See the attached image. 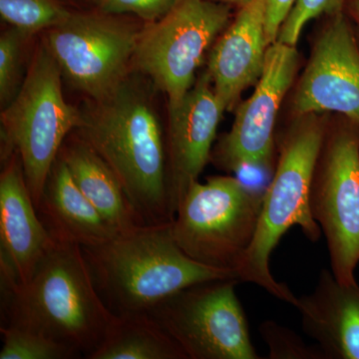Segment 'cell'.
<instances>
[{"label": "cell", "instance_id": "6da1fadb", "mask_svg": "<svg viewBox=\"0 0 359 359\" xmlns=\"http://www.w3.org/2000/svg\"><path fill=\"white\" fill-rule=\"evenodd\" d=\"M75 132L117 175L142 223L173 219L167 140L144 85L127 76L107 96L92 100Z\"/></svg>", "mask_w": 359, "mask_h": 359}, {"label": "cell", "instance_id": "7a4b0ae2", "mask_svg": "<svg viewBox=\"0 0 359 359\" xmlns=\"http://www.w3.org/2000/svg\"><path fill=\"white\" fill-rule=\"evenodd\" d=\"M1 299L6 325L46 335L88 359L116 316L97 292L82 248L61 241H53L27 282L1 280Z\"/></svg>", "mask_w": 359, "mask_h": 359}, {"label": "cell", "instance_id": "3957f363", "mask_svg": "<svg viewBox=\"0 0 359 359\" xmlns=\"http://www.w3.org/2000/svg\"><path fill=\"white\" fill-rule=\"evenodd\" d=\"M171 222L141 224L102 245L82 248L97 292L114 316L150 313L196 283L238 278L235 271L187 256L175 241Z\"/></svg>", "mask_w": 359, "mask_h": 359}, {"label": "cell", "instance_id": "277c9868", "mask_svg": "<svg viewBox=\"0 0 359 359\" xmlns=\"http://www.w3.org/2000/svg\"><path fill=\"white\" fill-rule=\"evenodd\" d=\"M285 135L273 179L264 192L256 236L236 273L241 283H250L269 294L297 306V297L276 282L269 269L271 252L292 226H301L311 242L320 240L321 229L309 205L314 168L325 130L314 116H304Z\"/></svg>", "mask_w": 359, "mask_h": 359}, {"label": "cell", "instance_id": "5b68a950", "mask_svg": "<svg viewBox=\"0 0 359 359\" xmlns=\"http://www.w3.org/2000/svg\"><path fill=\"white\" fill-rule=\"evenodd\" d=\"M61 78L50 52L40 44L18 95L1 114V160L20 156L36 208L63 143L81 121V110L65 100Z\"/></svg>", "mask_w": 359, "mask_h": 359}, {"label": "cell", "instance_id": "8992f818", "mask_svg": "<svg viewBox=\"0 0 359 359\" xmlns=\"http://www.w3.org/2000/svg\"><path fill=\"white\" fill-rule=\"evenodd\" d=\"M263 198L233 177L194 182L171 222L175 241L194 261L236 273L256 236Z\"/></svg>", "mask_w": 359, "mask_h": 359}, {"label": "cell", "instance_id": "52a82bcc", "mask_svg": "<svg viewBox=\"0 0 359 359\" xmlns=\"http://www.w3.org/2000/svg\"><path fill=\"white\" fill-rule=\"evenodd\" d=\"M228 4L212 0H179L164 18L141 32L133 65L163 93L169 109L181 103L212 42L230 21Z\"/></svg>", "mask_w": 359, "mask_h": 359}, {"label": "cell", "instance_id": "ba28073f", "mask_svg": "<svg viewBox=\"0 0 359 359\" xmlns=\"http://www.w3.org/2000/svg\"><path fill=\"white\" fill-rule=\"evenodd\" d=\"M238 278L207 280L168 297L150 313L188 359H259L238 301Z\"/></svg>", "mask_w": 359, "mask_h": 359}, {"label": "cell", "instance_id": "9c48e42d", "mask_svg": "<svg viewBox=\"0 0 359 359\" xmlns=\"http://www.w3.org/2000/svg\"><path fill=\"white\" fill-rule=\"evenodd\" d=\"M117 15L70 13L46 30L43 43L62 77L91 100H100L128 76L142 29Z\"/></svg>", "mask_w": 359, "mask_h": 359}, {"label": "cell", "instance_id": "30bf717a", "mask_svg": "<svg viewBox=\"0 0 359 359\" xmlns=\"http://www.w3.org/2000/svg\"><path fill=\"white\" fill-rule=\"evenodd\" d=\"M309 205L327 238L332 273L356 283L359 264V134L337 129L325 134L314 168Z\"/></svg>", "mask_w": 359, "mask_h": 359}, {"label": "cell", "instance_id": "8fae6325", "mask_svg": "<svg viewBox=\"0 0 359 359\" xmlns=\"http://www.w3.org/2000/svg\"><path fill=\"white\" fill-rule=\"evenodd\" d=\"M299 66L295 46L273 42L254 93L238 108L231 131L212 153L219 166L240 172L244 168L268 171L273 167L275 126L283 99Z\"/></svg>", "mask_w": 359, "mask_h": 359}, {"label": "cell", "instance_id": "7c38bea8", "mask_svg": "<svg viewBox=\"0 0 359 359\" xmlns=\"http://www.w3.org/2000/svg\"><path fill=\"white\" fill-rule=\"evenodd\" d=\"M332 18L302 73L294 110L301 117L337 112L359 125V48L342 13Z\"/></svg>", "mask_w": 359, "mask_h": 359}, {"label": "cell", "instance_id": "4fadbf2b", "mask_svg": "<svg viewBox=\"0 0 359 359\" xmlns=\"http://www.w3.org/2000/svg\"><path fill=\"white\" fill-rule=\"evenodd\" d=\"M224 109L209 72L201 75L181 103L169 109L168 155L172 211L211 160ZM174 219V218H173Z\"/></svg>", "mask_w": 359, "mask_h": 359}, {"label": "cell", "instance_id": "5bb4252c", "mask_svg": "<svg viewBox=\"0 0 359 359\" xmlns=\"http://www.w3.org/2000/svg\"><path fill=\"white\" fill-rule=\"evenodd\" d=\"M26 183L18 153L0 176V276L25 283L53 244Z\"/></svg>", "mask_w": 359, "mask_h": 359}, {"label": "cell", "instance_id": "9a60e30c", "mask_svg": "<svg viewBox=\"0 0 359 359\" xmlns=\"http://www.w3.org/2000/svg\"><path fill=\"white\" fill-rule=\"evenodd\" d=\"M268 0H252L224 30L210 54L208 72L224 109L231 110L244 90L263 73L269 43L266 33Z\"/></svg>", "mask_w": 359, "mask_h": 359}, {"label": "cell", "instance_id": "2e32d148", "mask_svg": "<svg viewBox=\"0 0 359 359\" xmlns=\"http://www.w3.org/2000/svg\"><path fill=\"white\" fill-rule=\"evenodd\" d=\"M302 327L318 342L325 359H359V285H344L328 269L321 271L311 294L294 306Z\"/></svg>", "mask_w": 359, "mask_h": 359}, {"label": "cell", "instance_id": "e0dca14e", "mask_svg": "<svg viewBox=\"0 0 359 359\" xmlns=\"http://www.w3.org/2000/svg\"><path fill=\"white\" fill-rule=\"evenodd\" d=\"M36 209L45 228L56 241L81 248L95 247L120 233L79 190L59 156L47 177Z\"/></svg>", "mask_w": 359, "mask_h": 359}, {"label": "cell", "instance_id": "ac0fdd59", "mask_svg": "<svg viewBox=\"0 0 359 359\" xmlns=\"http://www.w3.org/2000/svg\"><path fill=\"white\" fill-rule=\"evenodd\" d=\"M59 157L79 190L116 230L121 233L144 224L130 204L117 175L76 132L66 138Z\"/></svg>", "mask_w": 359, "mask_h": 359}, {"label": "cell", "instance_id": "d6986e66", "mask_svg": "<svg viewBox=\"0 0 359 359\" xmlns=\"http://www.w3.org/2000/svg\"><path fill=\"white\" fill-rule=\"evenodd\" d=\"M89 359H188L149 313L115 316L101 346Z\"/></svg>", "mask_w": 359, "mask_h": 359}, {"label": "cell", "instance_id": "ffe728a7", "mask_svg": "<svg viewBox=\"0 0 359 359\" xmlns=\"http://www.w3.org/2000/svg\"><path fill=\"white\" fill-rule=\"evenodd\" d=\"M0 359H72L81 356L56 340L20 327L2 325Z\"/></svg>", "mask_w": 359, "mask_h": 359}, {"label": "cell", "instance_id": "44dd1931", "mask_svg": "<svg viewBox=\"0 0 359 359\" xmlns=\"http://www.w3.org/2000/svg\"><path fill=\"white\" fill-rule=\"evenodd\" d=\"M70 13L57 0H0L2 20L29 35L50 29Z\"/></svg>", "mask_w": 359, "mask_h": 359}, {"label": "cell", "instance_id": "7402d4cb", "mask_svg": "<svg viewBox=\"0 0 359 359\" xmlns=\"http://www.w3.org/2000/svg\"><path fill=\"white\" fill-rule=\"evenodd\" d=\"M30 35L11 27L0 37V103L6 108L18 95L22 78V53Z\"/></svg>", "mask_w": 359, "mask_h": 359}, {"label": "cell", "instance_id": "603a6c76", "mask_svg": "<svg viewBox=\"0 0 359 359\" xmlns=\"http://www.w3.org/2000/svg\"><path fill=\"white\" fill-rule=\"evenodd\" d=\"M344 1L346 0H295L289 15L283 21L276 41L295 46L306 23L323 14L335 16L341 13Z\"/></svg>", "mask_w": 359, "mask_h": 359}, {"label": "cell", "instance_id": "cb8c5ba5", "mask_svg": "<svg viewBox=\"0 0 359 359\" xmlns=\"http://www.w3.org/2000/svg\"><path fill=\"white\" fill-rule=\"evenodd\" d=\"M259 332L268 344L271 359H325L320 347H309L297 334L273 321H264Z\"/></svg>", "mask_w": 359, "mask_h": 359}, {"label": "cell", "instance_id": "d4e9b609", "mask_svg": "<svg viewBox=\"0 0 359 359\" xmlns=\"http://www.w3.org/2000/svg\"><path fill=\"white\" fill-rule=\"evenodd\" d=\"M179 0H98L99 11L110 15L134 14L147 23L164 18Z\"/></svg>", "mask_w": 359, "mask_h": 359}, {"label": "cell", "instance_id": "484cf974", "mask_svg": "<svg viewBox=\"0 0 359 359\" xmlns=\"http://www.w3.org/2000/svg\"><path fill=\"white\" fill-rule=\"evenodd\" d=\"M295 0H268L266 4V33L269 45L276 41L283 21L289 15Z\"/></svg>", "mask_w": 359, "mask_h": 359}, {"label": "cell", "instance_id": "4316f807", "mask_svg": "<svg viewBox=\"0 0 359 359\" xmlns=\"http://www.w3.org/2000/svg\"><path fill=\"white\" fill-rule=\"evenodd\" d=\"M214 1L221 2L224 4H238V6H244L249 4L252 0H214Z\"/></svg>", "mask_w": 359, "mask_h": 359}, {"label": "cell", "instance_id": "83f0119b", "mask_svg": "<svg viewBox=\"0 0 359 359\" xmlns=\"http://www.w3.org/2000/svg\"><path fill=\"white\" fill-rule=\"evenodd\" d=\"M351 11H353L354 16L359 21V0H353L351 1Z\"/></svg>", "mask_w": 359, "mask_h": 359}]
</instances>
